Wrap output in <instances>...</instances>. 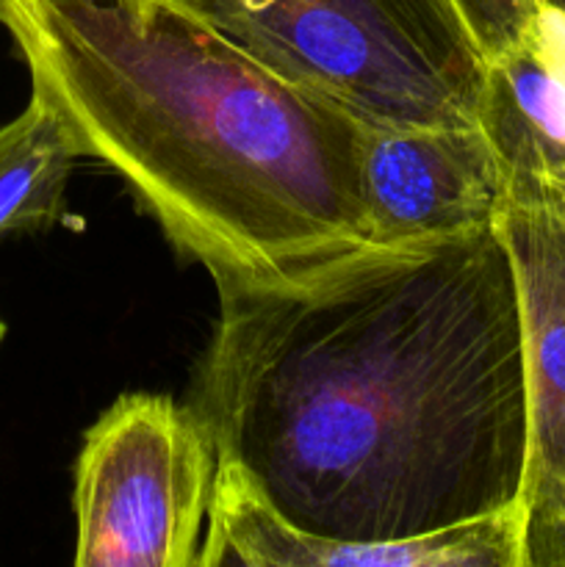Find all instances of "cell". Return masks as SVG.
Here are the masks:
<instances>
[{"mask_svg": "<svg viewBox=\"0 0 565 567\" xmlns=\"http://www.w3.org/2000/svg\"><path fill=\"white\" fill-rule=\"evenodd\" d=\"M480 127L504 181H532L565 197V14L543 6L530 37L487 61Z\"/></svg>", "mask_w": 565, "mask_h": 567, "instance_id": "obj_8", "label": "cell"}, {"mask_svg": "<svg viewBox=\"0 0 565 567\" xmlns=\"http://www.w3.org/2000/svg\"><path fill=\"white\" fill-rule=\"evenodd\" d=\"M360 188L371 244L388 247L496 227L507 197L480 125H366Z\"/></svg>", "mask_w": 565, "mask_h": 567, "instance_id": "obj_6", "label": "cell"}, {"mask_svg": "<svg viewBox=\"0 0 565 567\" xmlns=\"http://www.w3.org/2000/svg\"><path fill=\"white\" fill-rule=\"evenodd\" d=\"M524 319L530 452L521 496L565 474V197L532 181H507L496 221Z\"/></svg>", "mask_w": 565, "mask_h": 567, "instance_id": "obj_7", "label": "cell"}, {"mask_svg": "<svg viewBox=\"0 0 565 567\" xmlns=\"http://www.w3.org/2000/svg\"><path fill=\"white\" fill-rule=\"evenodd\" d=\"M31 92L214 282L288 280L371 244L369 122L170 0H0Z\"/></svg>", "mask_w": 565, "mask_h": 567, "instance_id": "obj_2", "label": "cell"}, {"mask_svg": "<svg viewBox=\"0 0 565 567\" xmlns=\"http://www.w3.org/2000/svg\"><path fill=\"white\" fill-rule=\"evenodd\" d=\"M521 567V507L399 540H336L282 518L238 465L216 463L197 567Z\"/></svg>", "mask_w": 565, "mask_h": 567, "instance_id": "obj_5", "label": "cell"}, {"mask_svg": "<svg viewBox=\"0 0 565 567\" xmlns=\"http://www.w3.org/2000/svg\"><path fill=\"white\" fill-rule=\"evenodd\" d=\"M3 338H6V324L0 321V343H3Z\"/></svg>", "mask_w": 565, "mask_h": 567, "instance_id": "obj_13", "label": "cell"}, {"mask_svg": "<svg viewBox=\"0 0 565 567\" xmlns=\"http://www.w3.org/2000/svg\"><path fill=\"white\" fill-rule=\"evenodd\" d=\"M543 6H552V9L559 11V14H565V0H543Z\"/></svg>", "mask_w": 565, "mask_h": 567, "instance_id": "obj_12", "label": "cell"}, {"mask_svg": "<svg viewBox=\"0 0 565 567\" xmlns=\"http://www.w3.org/2000/svg\"><path fill=\"white\" fill-rule=\"evenodd\" d=\"M369 125H480L487 61L454 0H170Z\"/></svg>", "mask_w": 565, "mask_h": 567, "instance_id": "obj_3", "label": "cell"}, {"mask_svg": "<svg viewBox=\"0 0 565 567\" xmlns=\"http://www.w3.org/2000/svg\"><path fill=\"white\" fill-rule=\"evenodd\" d=\"M485 61L524 42L543 11V0H454Z\"/></svg>", "mask_w": 565, "mask_h": 567, "instance_id": "obj_11", "label": "cell"}, {"mask_svg": "<svg viewBox=\"0 0 565 567\" xmlns=\"http://www.w3.org/2000/svg\"><path fill=\"white\" fill-rule=\"evenodd\" d=\"M216 452L188 404L125 393L75 463L78 567H197Z\"/></svg>", "mask_w": 565, "mask_h": 567, "instance_id": "obj_4", "label": "cell"}, {"mask_svg": "<svg viewBox=\"0 0 565 567\" xmlns=\"http://www.w3.org/2000/svg\"><path fill=\"white\" fill-rule=\"evenodd\" d=\"M214 286L188 408L282 518L369 543L518 507L530 393L499 227Z\"/></svg>", "mask_w": 565, "mask_h": 567, "instance_id": "obj_1", "label": "cell"}, {"mask_svg": "<svg viewBox=\"0 0 565 567\" xmlns=\"http://www.w3.org/2000/svg\"><path fill=\"white\" fill-rule=\"evenodd\" d=\"M78 158L59 111L31 92L25 109L0 127V241L64 219L66 183Z\"/></svg>", "mask_w": 565, "mask_h": 567, "instance_id": "obj_9", "label": "cell"}, {"mask_svg": "<svg viewBox=\"0 0 565 567\" xmlns=\"http://www.w3.org/2000/svg\"><path fill=\"white\" fill-rule=\"evenodd\" d=\"M521 567H565V474L521 496Z\"/></svg>", "mask_w": 565, "mask_h": 567, "instance_id": "obj_10", "label": "cell"}]
</instances>
